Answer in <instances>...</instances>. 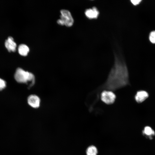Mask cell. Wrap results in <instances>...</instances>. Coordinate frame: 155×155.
Returning a JSON list of instances; mask_svg holds the SVG:
<instances>
[{
  "label": "cell",
  "mask_w": 155,
  "mask_h": 155,
  "mask_svg": "<svg viewBox=\"0 0 155 155\" xmlns=\"http://www.w3.org/2000/svg\"><path fill=\"white\" fill-rule=\"evenodd\" d=\"M129 84L128 71L125 61L120 55L115 53L114 63L106 81L89 94L86 102L93 108L99 101L102 91L108 90L113 92Z\"/></svg>",
  "instance_id": "cell-1"
},
{
  "label": "cell",
  "mask_w": 155,
  "mask_h": 155,
  "mask_svg": "<svg viewBox=\"0 0 155 155\" xmlns=\"http://www.w3.org/2000/svg\"><path fill=\"white\" fill-rule=\"evenodd\" d=\"M14 78L18 82L26 83L31 87L35 82L34 75L31 73L25 71L22 68H18L16 69L14 75Z\"/></svg>",
  "instance_id": "cell-2"
},
{
  "label": "cell",
  "mask_w": 155,
  "mask_h": 155,
  "mask_svg": "<svg viewBox=\"0 0 155 155\" xmlns=\"http://www.w3.org/2000/svg\"><path fill=\"white\" fill-rule=\"evenodd\" d=\"M60 13V18L57 20V23L60 25H65L68 27L72 26L74 23V20L70 12L63 9L61 10Z\"/></svg>",
  "instance_id": "cell-3"
},
{
  "label": "cell",
  "mask_w": 155,
  "mask_h": 155,
  "mask_svg": "<svg viewBox=\"0 0 155 155\" xmlns=\"http://www.w3.org/2000/svg\"><path fill=\"white\" fill-rule=\"evenodd\" d=\"M116 97V95L114 92L110 90H103L101 92L100 95L102 101L108 105L113 104L115 101Z\"/></svg>",
  "instance_id": "cell-4"
},
{
  "label": "cell",
  "mask_w": 155,
  "mask_h": 155,
  "mask_svg": "<svg viewBox=\"0 0 155 155\" xmlns=\"http://www.w3.org/2000/svg\"><path fill=\"white\" fill-rule=\"evenodd\" d=\"M5 47L9 52H15L16 51L17 44L13 38L11 36L8 37L4 43Z\"/></svg>",
  "instance_id": "cell-5"
},
{
  "label": "cell",
  "mask_w": 155,
  "mask_h": 155,
  "mask_svg": "<svg viewBox=\"0 0 155 155\" xmlns=\"http://www.w3.org/2000/svg\"><path fill=\"white\" fill-rule=\"evenodd\" d=\"M86 17L89 19H96L98 18L99 12L96 7L86 9L84 12Z\"/></svg>",
  "instance_id": "cell-6"
},
{
  "label": "cell",
  "mask_w": 155,
  "mask_h": 155,
  "mask_svg": "<svg viewBox=\"0 0 155 155\" xmlns=\"http://www.w3.org/2000/svg\"><path fill=\"white\" fill-rule=\"evenodd\" d=\"M27 102L28 104L31 107L37 108L40 106V100L39 97L37 96L32 94L28 97Z\"/></svg>",
  "instance_id": "cell-7"
},
{
  "label": "cell",
  "mask_w": 155,
  "mask_h": 155,
  "mask_svg": "<svg viewBox=\"0 0 155 155\" xmlns=\"http://www.w3.org/2000/svg\"><path fill=\"white\" fill-rule=\"evenodd\" d=\"M149 96L148 92L143 90H139L137 92L135 96V99L138 103H140L146 100Z\"/></svg>",
  "instance_id": "cell-8"
},
{
  "label": "cell",
  "mask_w": 155,
  "mask_h": 155,
  "mask_svg": "<svg viewBox=\"0 0 155 155\" xmlns=\"http://www.w3.org/2000/svg\"><path fill=\"white\" fill-rule=\"evenodd\" d=\"M18 51L20 55L23 56H27L29 51L28 46L24 44H21L18 47Z\"/></svg>",
  "instance_id": "cell-9"
},
{
  "label": "cell",
  "mask_w": 155,
  "mask_h": 155,
  "mask_svg": "<svg viewBox=\"0 0 155 155\" xmlns=\"http://www.w3.org/2000/svg\"><path fill=\"white\" fill-rule=\"evenodd\" d=\"M97 148L94 146H89L86 150V155H97Z\"/></svg>",
  "instance_id": "cell-10"
},
{
  "label": "cell",
  "mask_w": 155,
  "mask_h": 155,
  "mask_svg": "<svg viewBox=\"0 0 155 155\" xmlns=\"http://www.w3.org/2000/svg\"><path fill=\"white\" fill-rule=\"evenodd\" d=\"M149 39L151 43L155 44V31H152L150 33Z\"/></svg>",
  "instance_id": "cell-11"
},
{
  "label": "cell",
  "mask_w": 155,
  "mask_h": 155,
  "mask_svg": "<svg viewBox=\"0 0 155 155\" xmlns=\"http://www.w3.org/2000/svg\"><path fill=\"white\" fill-rule=\"evenodd\" d=\"M144 132L147 135H150L152 134H154V131L149 127L147 126L145 127Z\"/></svg>",
  "instance_id": "cell-12"
},
{
  "label": "cell",
  "mask_w": 155,
  "mask_h": 155,
  "mask_svg": "<svg viewBox=\"0 0 155 155\" xmlns=\"http://www.w3.org/2000/svg\"><path fill=\"white\" fill-rule=\"evenodd\" d=\"M6 83L3 80L0 78V90L3 89L6 86Z\"/></svg>",
  "instance_id": "cell-13"
},
{
  "label": "cell",
  "mask_w": 155,
  "mask_h": 155,
  "mask_svg": "<svg viewBox=\"0 0 155 155\" xmlns=\"http://www.w3.org/2000/svg\"><path fill=\"white\" fill-rule=\"evenodd\" d=\"M131 3L134 5H136L139 4L141 2V0H131Z\"/></svg>",
  "instance_id": "cell-14"
}]
</instances>
